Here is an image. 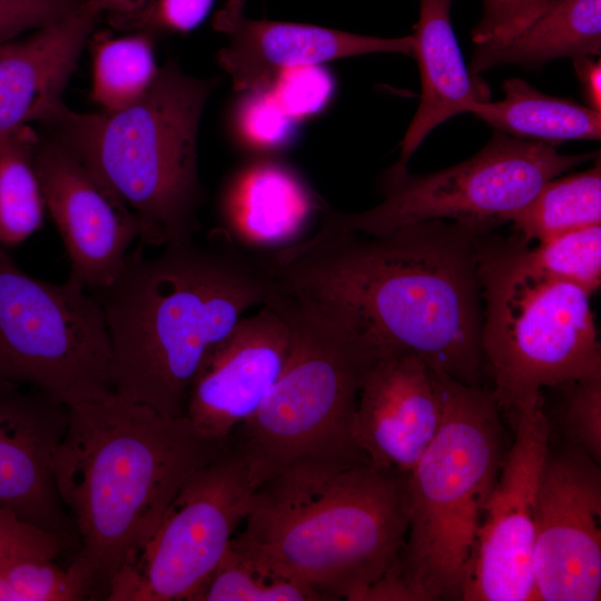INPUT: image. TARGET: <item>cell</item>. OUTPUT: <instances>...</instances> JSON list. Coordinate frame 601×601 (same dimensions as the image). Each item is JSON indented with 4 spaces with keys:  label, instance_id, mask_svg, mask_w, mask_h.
<instances>
[{
    "label": "cell",
    "instance_id": "6da1fadb",
    "mask_svg": "<svg viewBox=\"0 0 601 601\" xmlns=\"http://www.w3.org/2000/svg\"><path fill=\"white\" fill-rule=\"evenodd\" d=\"M454 220L386 235L318 228L264 256L278 285L353 316L382 354H412L452 378L482 385L481 237Z\"/></svg>",
    "mask_w": 601,
    "mask_h": 601
},
{
    "label": "cell",
    "instance_id": "7a4b0ae2",
    "mask_svg": "<svg viewBox=\"0 0 601 601\" xmlns=\"http://www.w3.org/2000/svg\"><path fill=\"white\" fill-rule=\"evenodd\" d=\"M276 288L263 256L221 228L204 243L169 244L152 257L130 250L116 278L92 292L109 336L112 392L185 416L208 352Z\"/></svg>",
    "mask_w": 601,
    "mask_h": 601
},
{
    "label": "cell",
    "instance_id": "3957f363",
    "mask_svg": "<svg viewBox=\"0 0 601 601\" xmlns=\"http://www.w3.org/2000/svg\"><path fill=\"white\" fill-rule=\"evenodd\" d=\"M225 447L226 441L204 437L186 416H166L114 392L69 405L53 474L76 525V555L99 599L187 479Z\"/></svg>",
    "mask_w": 601,
    "mask_h": 601
},
{
    "label": "cell",
    "instance_id": "277c9868",
    "mask_svg": "<svg viewBox=\"0 0 601 601\" xmlns=\"http://www.w3.org/2000/svg\"><path fill=\"white\" fill-rule=\"evenodd\" d=\"M408 521V474L284 473L255 489L230 546L324 600L364 601L398 560Z\"/></svg>",
    "mask_w": 601,
    "mask_h": 601
},
{
    "label": "cell",
    "instance_id": "5b68a950",
    "mask_svg": "<svg viewBox=\"0 0 601 601\" xmlns=\"http://www.w3.org/2000/svg\"><path fill=\"white\" fill-rule=\"evenodd\" d=\"M265 305L288 326L285 363L258 411L226 439L255 489L284 473L370 464L355 436V415L381 351L349 314L279 285Z\"/></svg>",
    "mask_w": 601,
    "mask_h": 601
},
{
    "label": "cell",
    "instance_id": "8992f818",
    "mask_svg": "<svg viewBox=\"0 0 601 601\" xmlns=\"http://www.w3.org/2000/svg\"><path fill=\"white\" fill-rule=\"evenodd\" d=\"M216 82L169 62L126 108L78 112L63 104L45 122L127 205L144 244L179 243L200 227L197 135Z\"/></svg>",
    "mask_w": 601,
    "mask_h": 601
},
{
    "label": "cell",
    "instance_id": "52a82bcc",
    "mask_svg": "<svg viewBox=\"0 0 601 601\" xmlns=\"http://www.w3.org/2000/svg\"><path fill=\"white\" fill-rule=\"evenodd\" d=\"M434 371L443 420L408 474V530L390 570L407 601L461 600L483 509L504 456L493 391Z\"/></svg>",
    "mask_w": 601,
    "mask_h": 601
},
{
    "label": "cell",
    "instance_id": "ba28073f",
    "mask_svg": "<svg viewBox=\"0 0 601 601\" xmlns=\"http://www.w3.org/2000/svg\"><path fill=\"white\" fill-rule=\"evenodd\" d=\"M520 236L485 233L477 249L484 300L481 345L501 411L542 402L544 387L601 376L591 294L532 267Z\"/></svg>",
    "mask_w": 601,
    "mask_h": 601
},
{
    "label": "cell",
    "instance_id": "9c48e42d",
    "mask_svg": "<svg viewBox=\"0 0 601 601\" xmlns=\"http://www.w3.org/2000/svg\"><path fill=\"white\" fill-rule=\"evenodd\" d=\"M46 392L69 405L112 393L110 344L92 292L22 270L0 245V382Z\"/></svg>",
    "mask_w": 601,
    "mask_h": 601
},
{
    "label": "cell",
    "instance_id": "30bf717a",
    "mask_svg": "<svg viewBox=\"0 0 601 601\" xmlns=\"http://www.w3.org/2000/svg\"><path fill=\"white\" fill-rule=\"evenodd\" d=\"M593 155H562L551 145L496 131L477 154L450 168L420 176L385 174V198L371 209L341 213L324 200L319 228L381 236L444 219L493 230L510 221L545 183Z\"/></svg>",
    "mask_w": 601,
    "mask_h": 601
},
{
    "label": "cell",
    "instance_id": "8fae6325",
    "mask_svg": "<svg viewBox=\"0 0 601 601\" xmlns=\"http://www.w3.org/2000/svg\"><path fill=\"white\" fill-rule=\"evenodd\" d=\"M254 491L244 460L226 442L183 484L105 600L191 601L247 516Z\"/></svg>",
    "mask_w": 601,
    "mask_h": 601
},
{
    "label": "cell",
    "instance_id": "7c38bea8",
    "mask_svg": "<svg viewBox=\"0 0 601 601\" xmlns=\"http://www.w3.org/2000/svg\"><path fill=\"white\" fill-rule=\"evenodd\" d=\"M514 440L484 505L461 600H536L532 566L539 477L551 437L542 402L511 417Z\"/></svg>",
    "mask_w": 601,
    "mask_h": 601
},
{
    "label": "cell",
    "instance_id": "4fadbf2b",
    "mask_svg": "<svg viewBox=\"0 0 601 601\" xmlns=\"http://www.w3.org/2000/svg\"><path fill=\"white\" fill-rule=\"evenodd\" d=\"M600 464L569 442L562 447L549 442L535 501L536 600H600Z\"/></svg>",
    "mask_w": 601,
    "mask_h": 601
},
{
    "label": "cell",
    "instance_id": "5bb4252c",
    "mask_svg": "<svg viewBox=\"0 0 601 601\" xmlns=\"http://www.w3.org/2000/svg\"><path fill=\"white\" fill-rule=\"evenodd\" d=\"M35 166L70 262L68 278L93 292L118 275L140 227L127 205L57 138L39 140Z\"/></svg>",
    "mask_w": 601,
    "mask_h": 601
},
{
    "label": "cell",
    "instance_id": "9a60e30c",
    "mask_svg": "<svg viewBox=\"0 0 601 601\" xmlns=\"http://www.w3.org/2000/svg\"><path fill=\"white\" fill-rule=\"evenodd\" d=\"M68 422L67 404L32 386L0 382V508L78 540L53 474Z\"/></svg>",
    "mask_w": 601,
    "mask_h": 601
},
{
    "label": "cell",
    "instance_id": "2e32d148",
    "mask_svg": "<svg viewBox=\"0 0 601 601\" xmlns=\"http://www.w3.org/2000/svg\"><path fill=\"white\" fill-rule=\"evenodd\" d=\"M289 331L269 305L243 317L206 355L185 416L204 437L226 441L260 407L283 370Z\"/></svg>",
    "mask_w": 601,
    "mask_h": 601
},
{
    "label": "cell",
    "instance_id": "e0dca14e",
    "mask_svg": "<svg viewBox=\"0 0 601 601\" xmlns=\"http://www.w3.org/2000/svg\"><path fill=\"white\" fill-rule=\"evenodd\" d=\"M439 376L421 357L382 354L358 395L355 436L370 464L410 474L443 420Z\"/></svg>",
    "mask_w": 601,
    "mask_h": 601
},
{
    "label": "cell",
    "instance_id": "ac0fdd59",
    "mask_svg": "<svg viewBox=\"0 0 601 601\" xmlns=\"http://www.w3.org/2000/svg\"><path fill=\"white\" fill-rule=\"evenodd\" d=\"M243 0H229L213 19L227 45L218 52L220 67L239 93L269 88L284 69L371 53H412L413 36L377 38L300 23L255 20Z\"/></svg>",
    "mask_w": 601,
    "mask_h": 601
},
{
    "label": "cell",
    "instance_id": "d6986e66",
    "mask_svg": "<svg viewBox=\"0 0 601 601\" xmlns=\"http://www.w3.org/2000/svg\"><path fill=\"white\" fill-rule=\"evenodd\" d=\"M98 16L86 1L27 39L0 43V140L32 121L47 122L63 105Z\"/></svg>",
    "mask_w": 601,
    "mask_h": 601
},
{
    "label": "cell",
    "instance_id": "ffe728a7",
    "mask_svg": "<svg viewBox=\"0 0 601 601\" xmlns=\"http://www.w3.org/2000/svg\"><path fill=\"white\" fill-rule=\"evenodd\" d=\"M323 201L290 168L257 161L225 186L219 200L221 229L248 252L272 254L300 240Z\"/></svg>",
    "mask_w": 601,
    "mask_h": 601
},
{
    "label": "cell",
    "instance_id": "44dd1931",
    "mask_svg": "<svg viewBox=\"0 0 601 601\" xmlns=\"http://www.w3.org/2000/svg\"><path fill=\"white\" fill-rule=\"evenodd\" d=\"M451 2L420 0L413 52L421 75V101L401 142L400 159L386 174L407 171L408 159L435 127L489 100L485 86L464 63L450 21Z\"/></svg>",
    "mask_w": 601,
    "mask_h": 601
},
{
    "label": "cell",
    "instance_id": "7402d4cb",
    "mask_svg": "<svg viewBox=\"0 0 601 601\" xmlns=\"http://www.w3.org/2000/svg\"><path fill=\"white\" fill-rule=\"evenodd\" d=\"M601 0H551L529 23L512 36L477 43L471 73L516 63L539 67L558 58L600 53Z\"/></svg>",
    "mask_w": 601,
    "mask_h": 601
},
{
    "label": "cell",
    "instance_id": "603a6c76",
    "mask_svg": "<svg viewBox=\"0 0 601 601\" xmlns=\"http://www.w3.org/2000/svg\"><path fill=\"white\" fill-rule=\"evenodd\" d=\"M503 90L502 100L476 102L470 114L521 140L551 145L600 139V111L543 93L518 78L504 81Z\"/></svg>",
    "mask_w": 601,
    "mask_h": 601
},
{
    "label": "cell",
    "instance_id": "cb8c5ba5",
    "mask_svg": "<svg viewBox=\"0 0 601 601\" xmlns=\"http://www.w3.org/2000/svg\"><path fill=\"white\" fill-rule=\"evenodd\" d=\"M525 243H539L584 227L601 225V168L545 183L510 220Z\"/></svg>",
    "mask_w": 601,
    "mask_h": 601
},
{
    "label": "cell",
    "instance_id": "d4e9b609",
    "mask_svg": "<svg viewBox=\"0 0 601 601\" xmlns=\"http://www.w3.org/2000/svg\"><path fill=\"white\" fill-rule=\"evenodd\" d=\"M92 73L90 97L102 111H116L137 101L159 70L154 36L144 31L115 37L96 33L90 43Z\"/></svg>",
    "mask_w": 601,
    "mask_h": 601
},
{
    "label": "cell",
    "instance_id": "484cf974",
    "mask_svg": "<svg viewBox=\"0 0 601 601\" xmlns=\"http://www.w3.org/2000/svg\"><path fill=\"white\" fill-rule=\"evenodd\" d=\"M40 138L26 125L0 140V245L17 246L43 223L46 203L35 166Z\"/></svg>",
    "mask_w": 601,
    "mask_h": 601
},
{
    "label": "cell",
    "instance_id": "4316f807",
    "mask_svg": "<svg viewBox=\"0 0 601 601\" xmlns=\"http://www.w3.org/2000/svg\"><path fill=\"white\" fill-rule=\"evenodd\" d=\"M315 590L230 544L191 601H322Z\"/></svg>",
    "mask_w": 601,
    "mask_h": 601
},
{
    "label": "cell",
    "instance_id": "83f0119b",
    "mask_svg": "<svg viewBox=\"0 0 601 601\" xmlns=\"http://www.w3.org/2000/svg\"><path fill=\"white\" fill-rule=\"evenodd\" d=\"M57 560L28 556L0 570V601L99 599L89 569L76 554L67 566Z\"/></svg>",
    "mask_w": 601,
    "mask_h": 601
},
{
    "label": "cell",
    "instance_id": "f1b7e54d",
    "mask_svg": "<svg viewBox=\"0 0 601 601\" xmlns=\"http://www.w3.org/2000/svg\"><path fill=\"white\" fill-rule=\"evenodd\" d=\"M529 264L541 273L592 294L601 284V225L571 230L526 247Z\"/></svg>",
    "mask_w": 601,
    "mask_h": 601
},
{
    "label": "cell",
    "instance_id": "f546056e",
    "mask_svg": "<svg viewBox=\"0 0 601 601\" xmlns=\"http://www.w3.org/2000/svg\"><path fill=\"white\" fill-rule=\"evenodd\" d=\"M295 122L269 88L244 92L233 115V126L240 140L259 151L286 147L294 137Z\"/></svg>",
    "mask_w": 601,
    "mask_h": 601
},
{
    "label": "cell",
    "instance_id": "4dcf8cb0",
    "mask_svg": "<svg viewBox=\"0 0 601 601\" xmlns=\"http://www.w3.org/2000/svg\"><path fill=\"white\" fill-rule=\"evenodd\" d=\"M564 392L561 425L569 443L601 463V376L560 385Z\"/></svg>",
    "mask_w": 601,
    "mask_h": 601
},
{
    "label": "cell",
    "instance_id": "1f68e13d",
    "mask_svg": "<svg viewBox=\"0 0 601 601\" xmlns=\"http://www.w3.org/2000/svg\"><path fill=\"white\" fill-rule=\"evenodd\" d=\"M270 91L295 121L319 114L335 91L332 73L322 65L287 68L277 73Z\"/></svg>",
    "mask_w": 601,
    "mask_h": 601
},
{
    "label": "cell",
    "instance_id": "d6a6232c",
    "mask_svg": "<svg viewBox=\"0 0 601 601\" xmlns=\"http://www.w3.org/2000/svg\"><path fill=\"white\" fill-rule=\"evenodd\" d=\"M214 0H149L138 11L108 17L109 23L122 30L151 33H187L208 16Z\"/></svg>",
    "mask_w": 601,
    "mask_h": 601
},
{
    "label": "cell",
    "instance_id": "836d02e7",
    "mask_svg": "<svg viewBox=\"0 0 601 601\" xmlns=\"http://www.w3.org/2000/svg\"><path fill=\"white\" fill-rule=\"evenodd\" d=\"M75 548L79 549L76 538L40 529L0 508V570L28 556L58 559Z\"/></svg>",
    "mask_w": 601,
    "mask_h": 601
},
{
    "label": "cell",
    "instance_id": "e575fe53",
    "mask_svg": "<svg viewBox=\"0 0 601 601\" xmlns=\"http://www.w3.org/2000/svg\"><path fill=\"white\" fill-rule=\"evenodd\" d=\"M87 0H0V43L77 11Z\"/></svg>",
    "mask_w": 601,
    "mask_h": 601
},
{
    "label": "cell",
    "instance_id": "d590c367",
    "mask_svg": "<svg viewBox=\"0 0 601 601\" xmlns=\"http://www.w3.org/2000/svg\"><path fill=\"white\" fill-rule=\"evenodd\" d=\"M551 0H483V13L472 31L477 43L505 39L529 23Z\"/></svg>",
    "mask_w": 601,
    "mask_h": 601
},
{
    "label": "cell",
    "instance_id": "8d00e7d4",
    "mask_svg": "<svg viewBox=\"0 0 601 601\" xmlns=\"http://www.w3.org/2000/svg\"><path fill=\"white\" fill-rule=\"evenodd\" d=\"M574 67L589 107L600 111L601 107V65L590 56L574 58Z\"/></svg>",
    "mask_w": 601,
    "mask_h": 601
},
{
    "label": "cell",
    "instance_id": "74e56055",
    "mask_svg": "<svg viewBox=\"0 0 601 601\" xmlns=\"http://www.w3.org/2000/svg\"><path fill=\"white\" fill-rule=\"evenodd\" d=\"M149 0H87V3L99 14L107 12L108 17L126 16L141 9Z\"/></svg>",
    "mask_w": 601,
    "mask_h": 601
}]
</instances>
